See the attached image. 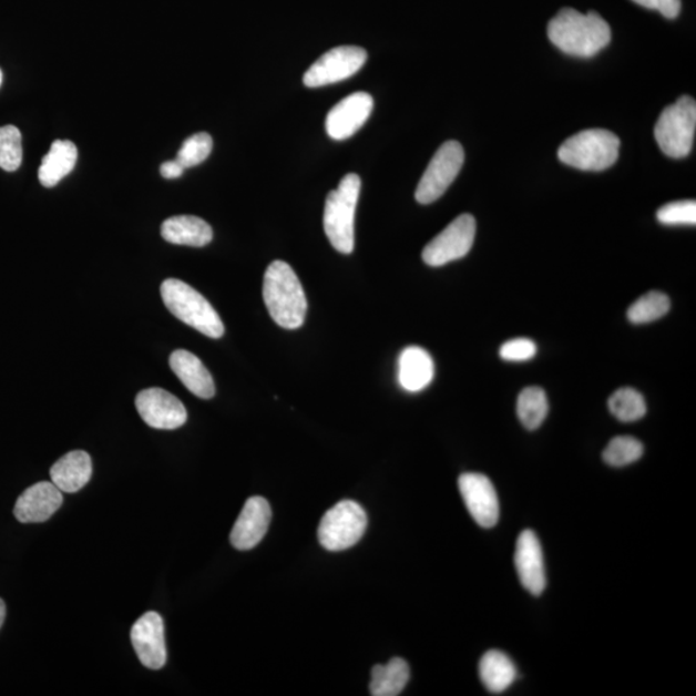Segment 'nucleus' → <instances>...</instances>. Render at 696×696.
<instances>
[{
  "label": "nucleus",
  "instance_id": "cd10ccee",
  "mask_svg": "<svg viewBox=\"0 0 696 696\" xmlns=\"http://www.w3.org/2000/svg\"><path fill=\"white\" fill-rule=\"evenodd\" d=\"M644 454V446L635 438L618 437L608 442L603 458L606 464L624 467L635 463Z\"/></svg>",
  "mask_w": 696,
  "mask_h": 696
},
{
  "label": "nucleus",
  "instance_id": "f3484780",
  "mask_svg": "<svg viewBox=\"0 0 696 696\" xmlns=\"http://www.w3.org/2000/svg\"><path fill=\"white\" fill-rule=\"evenodd\" d=\"M515 565L520 582L524 585V588L534 596L542 595L547 580H545L542 545L532 530H525L519 536Z\"/></svg>",
  "mask_w": 696,
  "mask_h": 696
},
{
  "label": "nucleus",
  "instance_id": "f8f14e48",
  "mask_svg": "<svg viewBox=\"0 0 696 696\" xmlns=\"http://www.w3.org/2000/svg\"><path fill=\"white\" fill-rule=\"evenodd\" d=\"M458 487L467 510L481 528H493L500 520V501L492 484L485 474L463 473L458 480Z\"/></svg>",
  "mask_w": 696,
  "mask_h": 696
},
{
  "label": "nucleus",
  "instance_id": "c85d7f7f",
  "mask_svg": "<svg viewBox=\"0 0 696 696\" xmlns=\"http://www.w3.org/2000/svg\"><path fill=\"white\" fill-rule=\"evenodd\" d=\"M22 163V136L13 125L0 126V168L14 172Z\"/></svg>",
  "mask_w": 696,
  "mask_h": 696
},
{
  "label": "nucleus",
  "instance_id": "2eb2a0df",
  "mask_svg": "<svg viewBox=\"0 0 696 696\" xmlns=\"http://www.w3.org/2000/svg\"><path fill=\"white\" fill-rule=\"evenodd\" d=\"M272 508L263 497H252L245 502L231 535L236 550L248 551L264 540L272 522Z\"/></svg>",
  "mask_w": 696,
  "mask_h": 696
},
{
  "label": "nucleus",
  "instance_id": "f03ea898",
  "mask_svg": "<svg viewBox=\"0 0 696 696\" xmlns=\"http://www.w3.org/2000/svg\"><path fill=\"white\" fill-rule=\"evenodd\" d=\"M264 300L268 314L279 327L293 330L304 326L307 314L305 290L297 274L283 260H274L267 267Z\"/></svg>",
  "mask_w": 696,
  "mask_h": 696
},
{
  "label": "nucleus",
  "instance_id": "1a4fd4ad",
  "mask_svg": "<svg viewBox=\"0 0 696 696\" xmlns=\"http://www.w3.org/2000/svg\"><path fill=\"white\" fill-rule=\"evenodd\" d=\"M368 53L361 47L341 45L324 53L304 75L308 89L335 84L351 78L367 62Z\"/></svg>",
  "mask_w": 696,
  "mask_h": 696
},
{
  "label": "nucleus",
  "instance_id": "aec40b11",
  "mask_svg": "<svg viewBox=\"0 0 696 696\" xmlns=\"http://www.w3.org/2000/svg\"><path fill=\"white\" fill-rule=\"evenodd\" d=\"M92 478V460L83 450L70 452L52 465L51 479L62 493H76Z\"/></svg>",
  "mask_w": 696,
  "mask_h": 696
},
{
  "label": "nucleus",
  "instance_id": "0eeeda50",
  "mask_svg": "<svg viewBox=\"0 0 696 696\" xmlns=\"http://www.w3.org/2000/svg\"><path fill=\"white\" fill-rule=\"evenodd\" d=\"M367 525V512L361 505L354 501H342L321 519L319 541L324 549L331 552L351 549L361 540Z\"/></svg>",
  "mask_w": 696,
  "mask_h": 696
},
{
  "label": "nucleus",
  "instance_id": "72a5a7b5",
  "mask_svg": "<svg viewBox=\"0 0 696 696\" xmlns=\"http://www.w3.org/2000/svg\"><path fill=\"white\" fill-rule=\"evenodd\" d=\"M185 168L176 161H170L162 164L161 173L164 178L176 180L184 174Z\"/></svg>",
  "mask_w": 696,
  "mask_h": 696
},
{
  "label": "nucleus",
  "instance_id": "5701e85b",
  "mask_svg": "<svg viewBox=\"0 0 696 696\" xmlns=\"http://www.w3.org/2000/svg\"><path fill=\"white\" fill-rule=\"evenodd\" d=\"M480 678L490 693L500 694L515 683L518 671L509 655L490 651L480 661Z\"/></svg>",
  "mask_w": 696,
  "mask_h": 696
},
{
  "label": "nucleus",
  "instance_id": "393cba45",
  "mask_svg": "<svg viewBox=\"0 0 696 696\" xmlns=\"http://www.w3.org/2000/svg\"><path fill=\"white\" fill-rule=\"evenodd\" d=\"M518 416L522 426L530 431L540 429L549 414V399L541 387H526L519 395Z\"/></svg>",
  "mask_w": 696,
  "mask_h": 696
},
{
  "label": "nucleus",
  "instance_id": "b1692460",
  "mask_svg": "<svg viewBox=\"0 0 696 696\" xmlns=\"http://www.w3.org/2000/svg\"><path fill=\"white\" fill-rule=\"evenodd\" d=\"M410 678L408 663L393 658L385 666L371 669L370 694L373 696H397L406 689Z\"/></svg>",
  "mask_w": 696,
  "mask_h": 696
},
{
  "label": "nucleus",
  "instance_id": "9d476101",
  "mask_svg": "<svg viewBox=\"0 0 696 696\" xmlns=\"http://www.w3.org/2000/svg\"><path fill=\"white\" fill-rule=\"evenodd\" d=\"M477 235V221L465 213L457 217L444 232L426 245L422 252L424 264L444 266L469 255Z\"/></svg>",
  "mask_w": 696,
  "mask_h": 696
},
{
  "label": "nucleus",
  "instance_id": "4be33fe9",
  "mask_svg": "<svg viewBox=\"0 0 696 696\" xmlns=\"http://www.w3.org/2000/svg\"><path fill=\"white\" fill-rule=\"evenodd\" d=\"M78 161V149L71 141L57 140L49 154L43 157L38 177L44 187H54L73 172Z\"/></svg>",
  "mask_w": 696,
  "mask_h": 696
},
{
  "label": "nucleus",
  "instance_id": "dca6fc26",
  "mask_svg": "<svg viewBox=\"0 0 696 696\" xmlns=\"http://www.w3.org/2000/svg\"><path fill=\"white\" fill-rule=\"evenodd\" d=\"M63 502L61 490L53 482H38L23 492L14 504V516L22 524L50 520Z\"/></svg>",
  "mask_w": 696,
  "mask_h": 696
},
{
  "label": "nucleus",
  "instance_id": "412c9836",
  "mask_svg": "<svg viewBox=\"0 0 696 696\" xmlns=\"http://www.w3.org/2000/svg\"><path fill=\"white\" fill-rule=\"evenodd\" d=\"M164 240L176 245L202 248L213 239L208 223L195 216H176L165 219L162 225Z\"/></svg>",
  "mask_w": 696,
  "mask_h": 696
},
{
  "label": "nucleus",
  "instance_id": "423d86ee",
  "mask_svg": "<svg viewBox=\"0 0 696 696\" xmlns=\"http://www.w3.org/2000/svg\"><path fill=\"white\" fill-rule=\"evenodd\" d=\"M695 130L696 102L690 96H683L676 104L663 110L654 134L664 154L683 160L692 153Z\"/></svg>",
  "mask_w": 696,
  "mask_h": 696
},
{
  "label": "nucleus",
  "instance_id": "473e14b6",
  "mask_svg": "<svg viewBox=\"0 0 696 696\" xmlns=\"http://www.w3.org/2000/svg\"><path fill=\"white\" fill-rule=\"evenodd\" d=\"M638 6L661 12L664 18L676 19L682 11V0H634Z\"/></svg>",
  "mask_w": 696,
  "mask_h": 696
},
{
  "label": "nucleus",
  "instance_id": "c9c22d12",
  "mask_svg": "<svg viewBox=\"0 0 696 696\" xmlns=\"http://www.w3.org/2000/svg\"><path fill=\"white\" fill-rule=\"evenodd\" d=\"M2 83H3V73H2V70H0V85H2Z\"/></svg>",
  "mask_w": 696,
  "mask_h": 696
},
{
  "label": "nucleus",
  "instance_id": "39448f33",
  "mask_svg": "<svg viewBox=\"0 0 696 696\" xmlns=\"http://www.w3.org/2000/svg\"><path fill=\"white\" fill-rule=\"evenodd\" d=\"M621 140L606 130H585L559 149V160L569 167L601 172L618 161Z\"/></svg>",
  "mask_w": 696,
  "mask_h": 696
},
{
  "label": "nucleus",
  "instance_id": "f257e3e1",
  "mask_svg": "<svg viewBox=\"0 0 696 696\" xmlns=\"http://www.w3.org/2000/svg\"><path fill=\"white\" fill-rule=\"evenodd\" d=\"M550 41L574 58H593L612 42V29L596 12L564 8L549 23Z\"/></svg>",
  "mask_w": 696,
  "mask_h": 696
},
{
  "label": "nucleus",
  "instance_id": "a878e982",
  "mask_svg": "<svg viewBox=\"0 0 696 696\" xmlns=\"http://www.w3.org/2000/svg\"><path fill=\"white\" fill-rule=\"evenodd\" d=\"M608 410L622 422H636L646 414V401L637 390L624 387L616 390L607 402Z\"/></svg>",
  "mask_w": 696,
  "mask_h": 696
},
{
  "label": "nucleus",
  "instance_id": "6ab92c4d",
  "mask_svg": "<svg viewBox=\"0 0 696 696\" xmlns=\"http://www.w3.org/2000/svg\"><path fill=\"white\" fill-rule=\"evenodd\" d=\"M434 376L431 355L422 347L409 346L399 356V383L408 392H419L430 386Z\"/></svg>",
  "mask_w": 696,
  "mask_h": 696
},
{
  "label": "nucleus",
  "instance_id": "20e7f679",
  "mask_svg": "<svg viewBox=\"0 0 696 696\" xmlns=\"http://www.w3.org/2000/svg\"><path fill=\"white\" fill-rule=\"evenodd\" d=\"M161 293L165 307L178 320L209 338L224 336L225 326L215 307L188 284L167 279L163 282Z\"/></svg>",
  "mask_w": 696,
  "mask_h": 696
},
{
  "label": "nucleus",
  "instance_id": "4468645a",
  "mask_svg": "<svg viewBox=\"0 0 696 696\" xmlns=\"http://www.w3.org/2000/svg\"><path fill=\"white\" fill-rule=\"evenodd\" d=\"M373 106V98L367 92H356L345 98L327 115L328 136L336 141L352 137L367 123Z\"/></svg>",
  "mask_w": 696,
  "mask_h": 696
},
{
  "label": "nucleus",
  "instance_id": "2f4dec72",
  "mask_svg": "<svg viewBox=\"0 0 696 696\" xmlns=\"http://www.w3.org/2000/svg\"><path fill=\"white\" fill-rule=\"evenodd\" d=\"M536 345L529 338H515L502 345L500 356L505 361H528L536 355Z\"/></svg>",
  "mask_w": 696,
  "mask_h": 696
},
{
  "label": "nucleus",
  "instance_id": "7c9ffc66",
  "mask_svg": "<svg viewBox=\"0 0 696 696\" xmlns=\"http://www.w3.org/2000/svg\"><path fill=\"white\" fill-rule=\"evenodd\" d=\"M659 223L667 226H682L696 224L695 201L668 203L656 213Z\"/></svg>",
  "mask_w": 696,
  "mask_h": 696
},
{
  "label": "nucleus",
  "instance_id": "7ed1b4c3",
  "mask_svg": "<svg viewBox=\"0 0 696 696\" xmlns=\"http://www.w3.org/2000/svg\"><path fill=\"white\" fill-rule=\"evenodd\" d=\"M360 187L358 174H347L327 196L324 209V231L334 248L344 255H350L355 247V212Z\"/></svg>",
  "mask_w": 696,
  "mask_h": 696
},
{
  "label": "nucleus",
  "instance_id": "bb28decb",
  "mask_svg": "<svg viewBox=\"0 0 696 696\" xmlns=\"http://www.w3.org/2000/svg\"><path fill=\"white\" fill-rule=\"evenodd\" d=\"M671 308L668 296L662 291H648L628 308V320L634 324H647L659 320Z\"/></svg>",
  "mask_w": 696,
  "mask_h": 696
},
{
  "label": "nucleus",
  "instance_id": "f704fd0d",
  "mask_svg": "<svg viewBox=\"0 0 696 696\" xmlns=\"http://www.w3.org/2000/svg\"><path fill=\"white\" fill-rule=\"evenodd\" d=\"M6 604L2 598H0V628H2L4 620H6Z\"/></svg>",
  "mask_w": 696,
  "mask_h": 696
},
{
  "label": "nucleus",
  "instance_id": "ddd939ff",
  "mask_svg": "<svg viewBox=\"0 0 696 696\" xmlns=\"http://www.w3.org/2000/svg\"><path fill=\"white\" fill-rule=\"evenodd\" d=\"M132 645L139 659L146 668L161 669L167 663L164 623L162 616L149 612L133 624L131 631Z\"/></svg>",
  "mask_w": 696,
  "mask_h": 696
},
{
  "label": "nucleus",
  "instance_id": "a211bd4d",
  "mask_svg": "<svg viewBox=\"0 0 696 696\" xmlns=\"http://www.w3.org/2000/svg\"><path fill=\"white\" fill-rule=\"evenodd\" d=\"M170 366L173 373L195 397L204 400L215 397V381L197 356L186 350H176L171 355Z\"/></svg>",
  "mask_w": 696,
  "mask_h": 696
},
{
  "label": "nucleus",
  "instance_id": "6e6552de",
  "mask_svg": "<svg viewBox=\"0 0 696 696\" xmlns=\"http://www.w3.org/2000/svg\"><path fill=\"white\" fill-rule=\"evenodd\" d=\"M464 163V150L460 142L448 141L442 145L427 167L416 190L419 204H431L446 194L460 174Z\"/></svg>",
  "mask_w": 696,
  "mask_h": 696
},
{
  "label": "nucleus",
  "instance_id": "c756f323",
  "mask_svg": "<svg viewBox=\"0 0 696 696\" xmlns=\"http://www.w3.org/2000/svg\"><path fill=\"white\" fill-rule=\"evenodd\" d=\"M213 149V140L208 133H196L181 146L176 161L184 167L193 168L207 161Z\"/></svg>",
  "mask_w": 696,
  "mask_h": 696
},
{
  "label": "nucleus",
  "instance_id": "9b49d317",
  "mask_svg": "<svg viewBox=\"0 0 696 696\" xmlns=\"http://www.w3.org/2000/svg\"><path fill=\"white\" fill-rule=\"evenodd\" d=\"M136 408L145 423L156 430H176L187 421V411L181 400L160 387L141 391Z\"/></svg>",
  "mask_w": 696,
  "mask_h": 696
}]
</instances>
